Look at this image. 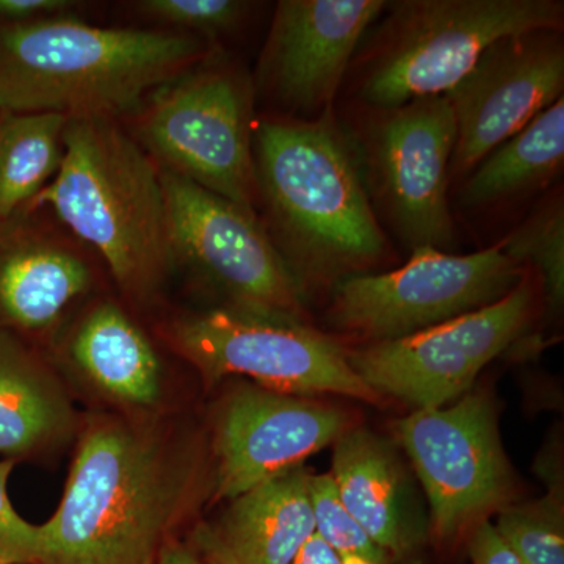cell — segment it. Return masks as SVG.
<instances>
[{
	"instance_id": "6da1fadb",
	"label": "cell",
	"mask_w": 564,
	"mask_h": 564,
	"mask_svg": "<svg viewBox=\"0 0 564 564\" xmlns=\"http://www.w3.org/2000/svg\"><path fill=\"white\" fill-rule=\"evenodd\" d=\"M214 494L209 434L158 413L107 411L82 429L35 564H161Z\"/></svg>"
},
{
	"instance_id": "7a4b0ae2",
	"label": "cell",
	"mask_w": 564,
	"mask_h": 564,
	"mask_svg": "<svg viewBox=\"0 0 564 564\" xmlns=\"http://www.w3.org/2000/svg\"><path fill=\"white\" fill-rule=\"evenodd\" d=\"M252 159L270 239L304 295L384 261L388 239L355 147L333 111L311 121L254 122Z\"/></svg>"
},
{
	"instance_id": "3957f363",
	"label": "cell",
	"mask_w": 564,
	"mask_h": 564,
	"mask_svg": "<svg viewBox=\"0 0 564 564\" xmlns=\"http://www.w3.org/2000/svg\"><path fill=\"white\" fill-rule=\"evenodd\" d=\"M214 54L209 41L161 29L63 14L0 22V111L118 121Z\"/></svg>"
},
{
	"instance_id": "277c9868",
	"label": "cell",
	"mask_w": 564,
	"mask_h": 564,
	"mask_svg": "<svg viewBox=\"0 0 564 564\" xmlns=\"http://www.w3.org/2000/svg\"><path fill=\"white\" fill-rule=\"evenodd\" d=\"M41 207L101 256L133 303L152 302L176 267L161 169L118 121L69 118L61 169L25 212Z\"/></svg>"
},
{
	"instance_id": "5b68a950",
	"label": "cell",
	"mask_w": 564,
	"mask_h": 564,
	"mask_svg": "<svg viewBox=\"0 0 564 564\" xmlns=\"http://www.w3.org/2000/svg\"><path fill=\"white\" fill-rule=\"evenodd\" d=\"M359 58L358 99L369 110L445 96L507 36L562 31L556 0L388 2Z\"/></svg>"
},
{
	"instance_id": "8992f818",
	"label": "cell",
	"mask_w": 564,
	"mask_h": 564,
	"mask_svg": "<svg viewBox=\"0 0 564 564\" xmlns=\"http://www.w3.org/2000/svg\"><path fill=\"white\" fill-rule=\"evenodd\" d=\"M252 102L248 74L214 54L144 99L132 137L163 172L254 212Z\"/></svg>"
},
{
	"instance_id": "52a82bcc",
	"label": "cell",
	"mask_w": 564,
	"mask_h": 564,
	"mask_svg": "<svg viewBox=\"0 0 564 564\" xmlns=\"http://www.w3.org/2000/svg\"><path fill=\"white\" fill-rule=\"evenodd\" d=\"M393 441L410 458L429 503L432 552L451 556L478 525L518 502V484L505 452L496 399L470 389L434 410L393 422Z\"/></svg>"
},
{
	"instance_id": "ba28073f",
	"label": "cell",
	"mask_w": 564,
	"mask_h": 564,
	"mask_svg": "<svg viewBox=\"0 0 564 564\" xmlns=\"http://www.w3.org/2000/svg\"><path fill=\"white\" fill-rule=\"evenodd\" d=\"M165 337L207 384L245 377L288 395L383 402L355 372L348 350L307 322L221 306L177 317L166 326Z\"/></svg>"
},
{
	"instance_id": "9c48e42d",
	"label": "cell",
	"mask_w": 564,
	"mask_h": 564,
	"mask_svg": "<svg viewBox=\"0 0 564 564\" xmlns=\"http://www.w3.org/2000/svg\"><path fill=\"white\" fill-rule=\"evenodd\" d=\"M525 274L500 242L470 254L417 248L392 272L337 282L328 321L367 344L402 339L499 302Z\"/></svg>"
},
{
	"instance_id": "30bf717a",
	"label": "cell",
	"mask_w": 564,
	"mask_h": 564,
	"mask_svg": "<svg viewBox=\"0 0 564 564\" xmlns=\"http://www.w3.org/2000/svg\"><path fill=\"white\" fill-rule=\"evenodd\" d=\"M366 120L362 135L351 143L373 207L408 250L452 252L456 236L448 185L456 126L447 96L370 110Z\"/></svg>"
},
{
	"instance_id": "8fae6325",
	"label": "cell",
	"mask_w": 564,
	"mask_h": 564,
	"mask_svg": "<svg viewBox=\"0 0 564 564\" xmlns=\"http://www.w3.org/2000/svg\"><path fill=\"white\" fill-rule=\"evenodd\" d=\"M176 263H187L225 307L306 322V295L254 212L161 170Z\"/></svg>"
},
{
	"instance_id": "7c38bea8",
	"label": "cell",
	"mask_w": 564,
	"mask_h": 564,
	"mask_svg": "<svg viewBox=\"0 0 564 564\" xmlns=\"http://www.w3.org/2000/svg\"><path fill=\"white\" fill-rule=\"evenodd\" d=\"M536 304V285L524 280L499 302L402 339L348 350L355 372L381 399L414 410H434L462 399L492 359L525 332Z\"/></svg>"
},
{
	"instance_id": "4fadbf2b",
	"label": "cell",
	"mask_w": 564,
	"mask_h": 564,
	"mask_svg": "<svg viewBox=\"0 0 564 564\" xmlns=\"http://www.w3.org/2000/svg\"><path fill=\"white\" fill-rule=\"evenodd\" d=\"M352 425V415L337 404L236 386L223 397L212 422V502L231 500L302 466Z\"/></svg>"
},
{
	"instance_id": "5bb4252c",
	"label": "cell",
	"mask_w": 564,
	"mask_h": 564,
	"mask_svg": "<svg viewBox=\"0 0 564 564\" xmlns=\"http://www.w3.org/2000/svg\"><path fill=\"white\" fill-rule=\"evenodd\" d=\"M384 0H282L252 82L292 120L332 113L359 44L386 9Z\"/></svg>"
},
{
	"instance_id": "9a60e30c",
	"label": "cell",
	"mask_w": 564,
	"mask_h": 564,
	"mask_svg": "<svg viewBox=\"0 0 564 564\" xmlns=\"http://www.w3.org/2000/svg\"><path fill=\"white\" fill-rule=\"evenodd\" d=\"M562 31L507 36L447 93L456 144L451 176H467L489 152L563 98Z\"/></svg>"
},
{
	"instance_id": "2e32d148",
	"label": "cell",
	"mask_w": 564,
	"mask_h": 564,
	"mask_svg": "<svg viewBox=\"0 0 564 564\" xmlns=\"http://www.w3.org/2000/svg\"><path fill=\"white\" fill-rule=\"evenodd\" d=\"M329 474L340 502L392 564L429 562V510L395 441L352 425L333 444Z\"/></svg>"
},
{
	"instance_id": "e0dca14e",
	"label": "cell",
	"mask_w": 564,
	"mask_h": 564,
	"mask_svg": "<svg viewBox=\"0 0 564 564\" xmlns=\"http://www.w3.org/2000/svg\"><path fill=\"white\" fill-rule=\"evenodd\" d=\"M95 285L79 245L33 218H0V329L21 339L51 334Z\"/></svg>"
},
{
	"instance_id": "ac0fdd59",
	"label": "cell",
	"mask_w": 564,
	"mask_h": 564,
	"mask_svg": "<svg viewBox=\"0 0 564 564\" xmlns=\"http://www.w3.org/2000/svg\"><path fill=\"white\" fill-rule=\"evenodd\" d=\"M304 464L229 500L196 521L185 544L206 564H291L315 533Z\"/></svg>"
},
{
	"instance_id": "d6986e66",
	"label": "cell",
	"mask_w": 564,
	"mask_h": 564,
	"mask_svg": "<svg viewBox=\"0 0 564 564\" xmlns=\"http://www.w3.org/2000/svg\"><path fill=\"white\" fill-rule=\"evenodd\" d=\"M66 356L82 380L121 411L155 413L162 400L161 361L120 304H93L70 329Z\"/></svg>"
},
{
	"instance_id": "ffe728a7",
	"label": "cell",
	"mask_w": 564,
	"mask_h": 564,
	"mask_svg": "<svg viewBox=\"0 0 564 564\" xmlns=\"http://www.w3.org/2000/svg\"><path fill=\"white\" fill-rule=\"evenodd\" d=\"M76 426L65 388L39 352L0 329V455L32 456L63 443Z\"/></svg>"
},
{
	"instance_id": "44dd1931",
	"label": "cell",
	"mask_w": 564,
	"mask_h": 564,
	"mask_svg": "<svg viewBox=\"0 0 564 564\" xmlns=\"http://www.w3.org/2000/svg\"><path fill=\"white\" fill-rule=\"evenodd\" d=\"M564 162V98L541 111L524 129L489 152L467 174L462 203L486 209L544 188Z\"/></svg>"
},
{
	"instance_id": "7402d4cb",
	"label": "cell",
	"mask_w": 564,
	"mask_h": 564,
	"mask_svg": "<svg viewBox=\"0 0 564 564\" xmlns=\"http://www.w3.org/2000/svg\"><path fill=\"white\" fill-rule=\"evenodd\" d=\"M69 118L0 111V218L29 209L54 180Z\"/></svg>"
},
{
	"instance_id": "603a6c76",
	"label": "cell",
	"mask_w": 564,
	"mask_h": 564,
	"mask_svg": "<svg viewBox=\"0 0 564 564\" xmlns=\"http://www.w3.org/2000/svg\"><path fill=\"white\" fill-rule=\"evenodd\" d=\"M547 492L514 502L496 516V529L522 564H564V486L558 463L540 469Z\"/></svg>"
},
{
	"instance_id": "cb8c5ba5",
	"label": "cell",
	"mask_w": 564,
	"mask_h": 564,
	"mask_svg": "<svg viewBox=\"0 0 564 564\" xmlns=\"http://www.w3.org/2000/svg\"><path fill=\"white\" fill-rule=\"evenodd\" d=\"M505 254L522 269L532 267L543 285L549 310L558 313L564 303V204L563 196L534 209L514 231L500 240Z\"/></svg>"
},
{
	"instance_id": "d4e9b609",
	"label": "cell",
	"mask_w": 564,
	"mask_h": 564,
	"mask_svg": "<svg viewBox=\"0 0 564 564\" xmlns=\"http://www.w3.org/2000/svg\"><path fill=\"white\" fill-rule=\"evenodd\" d=\"M315 533L333 549L343 564H392L389 555L340 502L332 474L310 478Z\"/></svg>"
},
{
	"instance_id": "484cf974",
	"label": "cell",
	"mask_w": 564,
	"mask_h": 564,
	"mask_svg": "<svg viewBox=\"0 0 564 564\" xmlns=\"http://www.w3.org/2000/svg\"><path fill=\"white\" fill-rule=\"evenodd\" d=\"M252 3L240 0H141V17L165 25L170 31L199 36L206 41L228 35L242 24Z\"/></svg>"
},
{
	"instance_id": "4316f807",
	"label": "cell",
	"mask_w": 564,
	"mask_h": 564,
	"mask_svg": "<svg viewBox=\"0 0 564 564\" xmlns=\"http://www.w3.org/2000/svg\"><path fill=\"white\" fill-rule=\"evenodd\" d=\"M17 459L0 462V564H35L43 545V527L21 518L10 502L9 478Z\"/></svg>"
},
{
	"instance_id": "83f0119b",
	"label": "cell",
	"mask_w": 564,
	"mask_h": 564,
	"mask_svg": "<svg viewBox=\"0 0 564 564\" xmlns=\"http://www.w3.org/2000/svg\"><path fill=\"white\" fill-rule=\"evenodd\" d=\"M466 549L470 564H522L494 521L478 525L467 540Z\"/></svg>"
},
{
	"instance_id": "f1b7e54d",
	"label": "cell",
	"mask_w": 564,
	"mask_h": 564,
	"mask_svg": "<svg viewBox=\"0 0 564 564\" xmlns=\"http://www.w3.org/2000/svg\"><path fill=\"white\" fill-rule=\"evenodd\" d=\"M69 0H0V22H25L57 17L76 7Z\"/></svg>"
},
{
	"instance_id": "f546056e",
	"label": "cell",
	"mask_w": 564,
	"mask_h": 564,
	"mask_svg": "<svg viewBox=\"0 0 564 564\" xmlns=\"http://www.w3.org/2000/svg\"><path fill=\"white\" fill-rule=\"evenodd\" d=\"M291 564H343L332 547L314 533Z\"/></svg>"
},
{
	"instance_id": "4dcf8cb0",
	"label": "cell",
	"mask_w": 564,
	"mask_h": 564,
	"mask_svg": "<svg viewBox=\"0 0 564 564\" xmlns=\"http://www.w3.org/2000/svg\"><path fill=\"white\" fill-rule=\"evenodd\" d=\"M161 564H206L195 552L185 544L184 540L174 541L165 554H163Z\"/></svg>"
}]
</instances>
